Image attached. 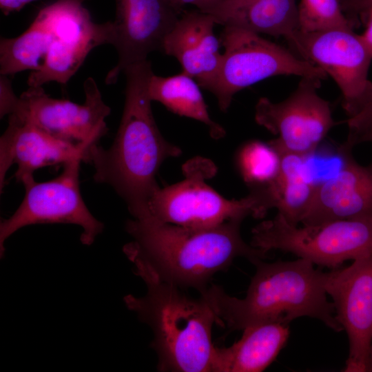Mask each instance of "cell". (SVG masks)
<instances>
[{
  "label": "cell",
  "instance_id": "cell-4",
  "mask_svg": "<svg viewBox=\"0 0 372 372\" xmlns=\"http://www.w3.org/2000/svg\"><path fill=\"white\" fill-rule=\"evenodd\" d=\"M147 286L142 297L127 295V308L152 329V348L160 371L214 372L217 347L211 331L215 313L201 295L192 298L182 289L136 270Z\"/></svg>",
  "mask_w": 372,
  "mask_h": 372
},
{
  "label": "cell",
  "instance_id": "cell-10",
  "mask_svg": "<svg viewBox=\"0 0 372 372\" xmlns=\"http://www.w3.org/2000/svg\"><path fill=\"white\" fill-rule=\"evenodd\" d=\"M86 1L57 0L37 14L35 19L50 30L52 41L41 68L29 75V87L51 81L65 85L91 50L112 44V21L94 22L83 6Z\"/></svg>",
  "mask_w": 372,
  "mask_h": 372
},
{
  "label": "cell",
  "instance_id": "cell-26",
  "mask_svg": "<svg viewBox=\"0 0 372 372\" xmlns=\"http://www.w3.org/2000/svg\"><path fill=\"white\" fill-rule=\"evenodd\" d=\"M342 11L353 28L364 23L372 9V0H339Z\"/></svg>",
  "mask_w": 372,
  "mask_h": 372
},
{
  "label": "cell",
  "instance_id": "cell-12",
  "mask_svg": "<svg viewBox=\"0 0 372 372\" xmlns=\"http://www.w3.org/2000/svg\"><path fill=\"white\" fill-rule=\"evenodd\" d=\"M82 104L48 95L43 86L29 87L19 96L17 113L37 127L61 140L76 145H97L106 134L105 118L110 107L105 103L92 77L83 85Z\"/></svg>",
  "mask_w": 372,
  "mask_h": 372
},
{
  "label": "cell",
  "instance_id": "cell-16",
  "mask_svg": "<svg viewBox=\"0 0 372 372\" xmlns=\"http://www.w3.org/2000/svg\"><path fill=\"white\" fill-rule=\"evenodd\" d=\"M342 167L331 178L317 184L303 225L372 217V164L363 166L343 146Z\"/></svg>",
  "mask_w": 372,
  "mask_h": 372
},
{
  "label": "cell",
  "instance_id": "cell-20",
  "mask_svg": "<svg viewBox=\"0 0 372 372\" xmlns=\"http://www.w3.org/2000/svg\"><path fill=\"white\" fill-rule=\"evenodd\" d=\"M200 87L194 78L183 72L169 76L153 73L148 95L152 101L159 102L174 114L204 123L212 138H220L225 131L211 118Z\"/></svg>",
  "mask_w": 372,
  "mask_h": 372
},
{
  "label": "cell",
  "instance_id": "cell-18",
  "mask_svg": "<svg viewBox=\"0 0 372 372\" xmlns=\"http://www.w3.org/2000/svg\"><path fill=\"white\" fill-rule=\"evenodd\" d=\"M289 335V326L278 322L249 326L232 345L216 348L214 372L262 371L276 359Z\"/></svg>",
  "mask_w": 372,
  "mask_h": 372
},
{
  "label": "cell",
  "instance_id": "cell-27",
  "mask_svg": "<svg viewBox=\"0 0 372 372\" xmlns=\"http://www.w3.org/2000/svg\"><path fill=\"white\" fill-rule=\"evenodd\" d=\"M19 105V96L15 94L8 76L0 74V118L14 112Z\"/></svg>",
  "mask_w": 372,
  "mask_h": 372
},
{
  "label": "cell",
  "instance_id": "cell-21",
  "mask_svg": "<svg viewBox=\"0 0 372 372\" xmlns=\"http://www.w3.org/2000/svg\"><path fill=\"white\" fill-rule=\"evenodd\" d=\"M223 26L287 39L299 30L296 0H258L231 14Z\"/></svg>",
  "mask_w": 372,
  "mask_h": 372
},
{
  "label": "cell",
  "instance_id": "cell-22",
  "mask_svg": "<svg viewBox=\"0 0 372 372\" xmlns=\"http://www.w3.org/2000/svg\"><path fill=\"white\" fill-rule=\"evenodd\" d=\"M52 41L50 30L37 19L19 36L1 37L0 74L11 76L25 70H40Z\"/></svg>",
  "mask_w": 372,
  "mask_h": 372
},
{
  "label": "cell",
  "instance_id": "cell-11",
  "mask_svg": "<svg viewBox=\"0 0 372 372\" xmlns=\"http://www.w3.org/2000/svg\"><path fill=\"white\" fill-rule=\"evenodd\" d=\"M321 81L301 77L296 89L280 102L259 99L255 121L276 136L270 143L304 157L316 149L335 125L329 102L317 92Z\"/></svg>",
  "mask_w": 372,
  "mask_h": 372
},
{
  "label": "cell",
  "instance_id": "cell-29",
  "mask_svg": "<svg viewBox=\"0 0 372 372\" xmlns=\"http://www.w3.org/2000/svg\"><path fill=\"white\" fill-rule=\"evenodd\" d=\"M35 0H0V9L4 15L17 12Z\"/></svg>",
  "mask_w": 372,
  "mask_h": 372
},
{
  "label": "cell",
  "instance_id": "cell-15",
  "mask_svg": "<svg viewBox=\"0 0 372 372\" xmlns=\"http://www.w3.org/2000/svg\"><path fill=\"white\" fill-rule=\"evenodd\" d=\"M8 116V127L0 138L1 193L12 165H17L14 177L21 183L40 168L63 165L79 154L84 156L90 147L54 137L17 113Z\"/></svg>",
  "mask_w": 372,
  "mask_h": 372
},
{
  "label": "cell",
  "instance_id": "cell-31",
  "mask_svg": "<svg viewBox=\"0 0 372 372\" xmlns=\"http://www.w3.org/2000/svg\"><path fill=\"white\" fill-rule=\"evenodd\" d=\"M369 371H372V341H371V351H370Z\"/></svg>",
  "mask_w": 372,
  "mask_h": 372
},
{
  "label": "cell",
  "instance_id": "cell-8",
  "mask_svg": "<svg viewBox=\"0 0 372 372\" xmlns=\"http://www.w3.org/2000/svg\"><path fill=\"white\" fill-rule=\"evenodd\" d=\"M286 39L293 52L336 83L348 119L372 110V82L369 79L372 56L353 28L309 32L298 30Z\"/></svg>",
  "mask_w": 372,
  "mask_h": 372
},
{
  "label": "cell",
  "instance_id": "cell-19",
  "mask_svg": "<svg viewBox=\"0 0 372 372\" xmlns=\"http://www.w3.org/2000/svg\"><path fill=\"white\" fill-rule=\"evenodd\" d=\"M273 146L280 155V172L276 180L263 189L273 208L290 224L298 225L311 206L317 184L308 173L306 157Z\"/></svg>",
  "mask_w": 372,
  "mask_h": 372
},
{
  "label": "cell",
  "instance_id": "cell-5",
  "mask_svg": "<svg viewBox=\"0 0 372 372\" xmlns=\"http://www.w3.org/2000/svg\"><path fill=\"white\" fill-rule=\"evenodd\" d=\"M207 159H195L184 169L185 178L174 185L158 187L149 198L145 213L136 219L156 221L192 228L215 227L228 220H244L251 216L263 218L272 209L267 192L251 189L238 200H229L206 184L214 174Z\"/></svg>",
  "mask_w": 372,
  "mask_h": 372
},
{
  "label": "cell",
  "instance_id": "cell-24",
  "mask_svg": "<svg viewBox=\"0 0 372 372\" xmlns=\"http://www.w3.org/2000/svg\"><path fill=\"white\" fill-rule=\"evenodd\" d=\"M299 30L318 32L353 28L339 0H300L298 4Z\"/></svg>",
  "mask_w": 372,
  "mask_h": 372
},
{
  "label": "cell",
  "instance_id": "cell-17",
  "mask_svg": "<svg viewBox=\"0 0 372 372\" xmlns=\"http://www.w3.org/2000/svg\"><path fill=\"white\" fill-rule=\"evenodd\" d=\"M216 24L211 15L198 10H183L162 49L207 90L215 80L223 56L220 40L214 33Z\"/></svg>",
  "mask_w": 372,
  "mask_h": 372
},
{
  "label": "cell",
  "instance_id": "cell-1",
  "mask_svg": "<svg viewBox=\"0 0 372 372\" xmlns=\"http://www.w3.org/2000/svg\"><path fill=\"white\" fill-rule=\"evenodd\" d=\"M243 220H228L207 228H192L149 218L126 223L132 240L123 251L135 271H143L160 281L198 291L214 274L243 257L254 265L266 252L248 245L240 234Z\"/></svg>",
  "mask_w": 372,
  "mask_h": 372
},
{
  "label": "cell",
  "instance_id": "cell-7",
  "mask_svg": "<svg viewBox=\"0 0 372 372\" xmlns=\"http://www.w3.org/2000/svg\"><path fill=\"white\" fill-rule=\"evenodd\" d=\"M220 40L224 47L221 63L208 91L218 107L227 112L234 96L260 81L278 75L327 79L319 67L260 34L240 28L224 26Z\"/></svg>",
  "mask_w": 372,
  "mask_h": 372
},
{
  "label": "cell",
  "instance_id": "cell-23",
  "mask_svg": "<svg viewBox=\"0 0 372 372\" xmlns=\"http://www.w3.org/2000/svg\"><path fill=\"white\" fill-rule=\"evenodd\" d=\"M236 162L242 180L251 189H262L271 185L277 178L280 155L269 142L252 140L239 149Z\"/></svg>",
  "mask_w": 372,
  "mask_h": 372
},
{
  "label": "cell",
  "instance_id": "cell-9",
  "mask_svg": "<svg viewBox=\"0 0 372 372\" xmlns=\"http://www.w3.org/2000/svg\"><path fill=\"white\" fill-rule=\"evenodd\" d=\"M83 154L65 163L61 173L45 182H37L34 176L21 183L25 195L21 204L0 225V254L4 253L6 240L19 229L31 225L65 223L81 226L82 244L92 245L104 228L89 211L81 196L79 172Z\"/></svg>",
  "mask_w": 372,
  "mask_h": 372
},
{
  "label": "cell",
  "instance_id": "cell-2",
  "mask_svg": "<svg viewBox=\"0 0 372 372\" xmlns=\"http://www.w3.org/2000/svg\"><path fill=\"white\" fill-rule=\"evenodd\" d=\"M125 103L120 125L108 149L92 145L83 162L94 169L93 178L111 186L125 201L134 217L141 216L159 187L156 176L167 158L178 156L180 149L166 141L156 123L148 95L153 70L145 60L127 67Z\"/></svg>",
  "mask_w": 372,
  "mask_h": 372
},
{
  "label": "cell",
  "instance_id": "cell-30",
  "mask_svg": "<svg viewBox=\"0 0 372 372\" xmlns=\"http://www.w3.org/2000/svg\"><path fill=\"white\" fill-rule=\"evenodd\" d=\"M363 25L365 30L360 37L372 56V9L368 13Z\"/></svg>",
  "mask_w": 372,
  "mask_h": 372
},
{
  "label": "cell",
  "instance_id": "cell-32",
  "mask_svg": "<svg viewBox=\"0 0 372 372\" xmlns=\"http://www.w3.org/2000/svg\"><path fill=\"white\" fill-rule=\"evenodd\" d=\"M367 115H372V110H371L369 113L366 114L364 115V116H367Z\"/></svg>",
  "mask_w": 372,
  "mask_h": 372
},
{
  "label": "cell",
  "instance_id": "cell-28",
  "mask_svg": "<svg viewBox=\"0 0 372 372\" xmlns=\"http://www.w3.org/2000/svg\"><path fill=\"white\" fill-rule=\"evenodd\" d=\"M177 8L183 10V7L192 5L197 10L211 15L213 18L216 14L221 0H172Z\"/></svg>",
  "mask_w": 372,
  "mask_h": 372
},
{
  "label": "cell",
  "instance_id": "cell-13",
  "mask_svg": "<svg viewBox=\"0 0 372 372\" xmlns=\"http://www.w3.org/2000/svg\"><path fill=\"white\" fill-rule=\"evenodd\" d=\"M324 289L345 330L349 353L345 372L369 371L372 341V251L350 266L326 273Z\"/></svg>",
  "mask_w": 372,
  "mask_h": 372
},
{
  "label": "cell",
  "instance_id": "cell-3",
  "mask_svg": "<svg viewBox=\"0 0 372 372\" xmlns=\"http://www.w3.org/2000/svg\"><path fill=\"white\" fill-rule=\"evenodd\" d=\"M256 271L243 298L229 296L216 285L199 291L212 307L216 324L229 331H242L260 323L285 325L308 316L321 320L333 331L343 330L337 320L333 303L327 298L326 273L300 258L293 261L256 265Z\"/></svg>",
  "mask_w": 372,
  "mask_h": 372
},
{
  "label": "cell",
  "instance_id": "cell-14",
  "mask_svg": "<svg viewBox=\"0 0 372 372\" xmlns=\"http://www.w3.org/2000/svg\"><path fill=\"white\" fill-rule=\"evenodd\" d=\"M183 10L172 0H116L112 45L118 61L107 72L105 83H116L127 67L147 60L153 52H162L165 37Z\"/></svg>",
  "mask_w": 372,
  "mask_h": 372
},
{
  "label": "cell",
  "instance_id": "cell-6",
  "mask_svg": "<svg viewBox=\"0 0 372 372\" xmlns=\"http://www.w3.org/2000/svg\"><path fill=\"white\" fill-rule=\"evenodd\" d=\"M250 245L266 253L278 249L313 264L335 268L372 251V217L298 227L277 213L252 229Z\"/></svg>",
  "mask_w": 372,
  "mask_h": 372
},
{
  "label": "cell",
  "instance_id": "cell-25",
  "mask_svg": "<svg viewBox=\"0 0 372 372\" xmlns=\"http://www.w3.org/2000/svg\"><path fill=\"white\" fill-rule=\"evenodd\" d=\"M349 134L344 145L353 148L360 143H372V115L348 119Z\"/></svg>",
  "mask_w": 372,
  "mask_h": 372
}]
</instances>
